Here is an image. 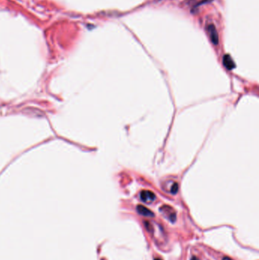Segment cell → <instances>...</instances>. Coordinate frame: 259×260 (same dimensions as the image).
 I'll use <instances>...</instances> for the list:
<instances>
[{
    "label": "cell",
    "mask_w": 259,
    "mask_h": 260,
    "mask_svg": "<svg viewBox=\"0 0 259 260\" xmlns=\"http://www.w3.org/2000/svg\"><path fill=\"white\" fill-rule=\"evenodd\" d=\"M140 197L141 199H142L144 202L146 203L152 202L154 201L155 198H156L154 193L149 190L142 191V192H141L140 194Z\"/></svg>",
    "instance_id": "1"
},
{
    "label": "cell",
    "mask_w": 259,
    "mask_h": 260,
    "mask_svg": "<svg viewBox=\"0 0 259 260\" xmlns=\"http://www.w3.org/2000/svg\"><path fill=\"white\" fill-rule=\"evenodd\" d=\"M160 211L163 212L165 215H167V218L170 220L171 222H175L176 221V213L173 212L172 208H170V206H167V205H165L163 208H160Z\"/></svg>",
    "instance_id": "2"
},
{
    "label": "cell",
    "mask_w": 259,
    "mask_h": 260,
    "mask_svg": "<svg viewBox=\"0 0 259 260\" xmlns=\"http://www.w3.org/2000/svg\"><path fill=\"white\" fill-rule=\"evenodd\" d=\"M210 34V38H211V41L213 42L214 44H217L218 43V34L217 32V30L215 28L214 25L213 24H211V25L208 26L207 28Z\"/></svg>",
    "instance_id": "3"
},
{
    "label": "cell",
    "mask_w": 259,
    "mask_h": 260,
    "mask_svg": "<svg viewBox=\"0 0 259 260\" xmlns=\"http://www.w3.org/2000/svg\"><path fill=\"white\" fill-rule=\"evenodd\" d=\"M137 212H138L140 215L146 216V217H154V215L151 210H149L148 208H147L146 207L143 206L142 205H139L137 206Z\"/></svg>",
    "instance_id": "4"
},
{
    "label": "cell",
    "mask_w": 259,
    "mask_h": 260,
    "mask_svg": "<svg viewBox=\"0 0 259 260\" xmlns=\"http://www.w3.org/2000/svg\"><path fill=\"white\" fill-rule=\"evenodd\" d=\"M223 65H224L225 67L229 70L232 69V68H235L236 66L235 63H234L233 60H232L231 57H230V55H225L224 57H223Z\"/></svg>",
    "instance_id": "5"
},
{
    "label": "cell",
    "mask_w": 259,
    "mask_h": 260,
    "mask_svg": "<svg viewBox=\"0 0 259 260\" xmlns=\"http://www.w3.org/2000/svg\"><path fill=\"white\" fill-rule=\"evenodd\" d=\"M178 189H179V187H178V184L177 183L173 184V186H172V189H171V192L173 193V194H175V193L177 192Z\"/></svg>",
    "instance_id": "6"
},
{
    "label": "cell",
    "mask_w": 259,
    "mask_h": 260,
    "mask_svg": "<svg viewBox=\"0 0 259 260\" xmlns=\"http://www.w3.org/2000/svg\"><path fill=\"white\" fill-rule=\"evenodd\" d=\"M191 260H199V259L197 257H195V256H192V258Z\"/></svg>",
    "instance_id": "7"
},
{
    "label": "cell",
    "mask_w": 259,
    "mask_h": 260,
    "mask_svg": "<svg viewBox=\"0 0 259 260\" xmlns=\"http://www.w3.org/2000/svg\"><path fill=\"white\" fill-rule=\"evenodd\" d=\"M223 260H232V259H230V258H229V257H224L223 259Z\"/></svg>",
    "instance_id": "8"
},
{
    "label": "cell",
    "mask_w": 259,
    "mask_h": 260,
    "mask_svg": "<svg viewBox=\"0 0 259 260\" xmlns=\"http://www.w3.org/2000/svg\"><path fill=\"white\" fill-rule=\"evenodd\" d=\"M154 260H162V259H159V258H157V259H155Z\"/></svg>",
    "instance_id": "9"
}]
</instances>
